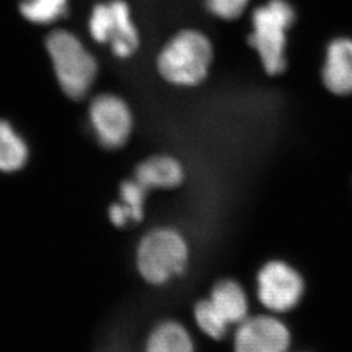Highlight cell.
Wrapping results in <instances>:
<instances>
[{
    "label": "cell",
    "mask_w": 352,
    "mask_h": 352,
    "mask_svg": "<svg viewBox=\"0 0 352 352\" xmlns=\"http://www.w3.org/2000/svg\"><path fill=\"white\" fill-rule=\"evenodd\" d=\"M89 32L96 42L110 43L118 58H129L139 47V32L123 0L97 4L90 14Z\"/></svg>",
    "instance_id": "5"
},
{
    "label": "cell",
    "mask_w": 352,
    "mask_h": 352,
    "mask_svg": "<svg viewBox=\"0 0 352 352\" xmlns=\"http://www.w3.org/2000/svg\"><path fill=\"white\" fill-rule=\"evenodd\" d=\"M54 74L71 100H81L93 87L98 64L78 38L67 30H54L46 39Z\"/></svg>",
    "instance_id": "3"
},
{
    "label": "cell",
    "mask_w": 352,
    "mask_h": 352,
    "mask_svg": "<svg viewBox=\"0 0 352 352\" xmlns=\"http://www.w3.org/2000/svg\"><path fill=\"white\" fill-rule=\"evenodd\" d=\"M145 352H195V343L187 327L166 320L153 327L145 342Z\"/></svg>",
    "instance_id": "12"
},
{
    "label": "cell",
    "mask_w": 352,
    "mask_h": 352,
    "mask_svg": "<svg viewBox=\"0 0 352 352\" xmlns=\"http://www.w3.org/2000/svg\"><path fill=\"white\" fill-rule=\"evenodd\" d=\"M133 179L148 192L176 188L184 180V168L174 157L153 155L138 164Z\"/></svg>",
    "instance_id": "10"
},
{
    "label": "cell",
    "mask_w": 352,
    "mask_h": 352,
    "mask_svg": "<svg viewBox=\"0 0 352 352\" xmlns=\"http://www.w3.org/2000/svg\"><path fill=\"white\" fill-rule=\"evenodd\" d=\"M305 285L300 273L283 261L265 264L257 276V294L269 311L285 314L299 305Z\"/></svg>",
    "instance_id": "6"
},
{
    "label": "cell",
    "mask_w": 352,
    "mask_h": 352,
    "mask_svg": "<svg viewBox=\"0 0 352 352\" xmlns=\"http://www.w3.org/2000/svg\"><path fill=\"white\" fill-rule=\"evenodd\" d=\"M89 120L103 148L124 146L133 129V116L124 100L113 94L97 96L89 106Z\"/></svg>",
    "instance_id": "7"
},
{
    "label": "cell",
    "mask_w": 352,
    "mask_h": 352,
    "mask_svg": "<svg viewBox=\"0 0 352 352\" xmlns=\"http://www.w3.org/2000/svg\"><path fill=\"white\" fill-rule=\"evenodd\" d=\"M213 60L209 38L197 30H183L171 38L157 59L166 81L177 87H195L202 82Z\"/></svg>",
    "instance_id": "2"
},
{
    "label": "cell",
    "mask_w": 352,
    "mask_h": 352,
    "mask_svg": "<svg viewBox=\"0 0 352 352\" xmlns=\"http://www.w3.org/2000/svg\"><path fill=\"white\" fill-rule=\"evenodd\" d=\"M322 80L329 91L337 96L352 93V41L340 38L327 47Z\"/></svg>",
    "instance_id": "9"
},
{
    "label": "cell",
    "mask_w": 352,
    "mask_h": 352,
    "mask_svg": "<svg viewBox=\"0 0 352 352\" xmlns=\"http://www.w3.org/2000/svg\"><path fill=\"white\" fill-rule=\"evenodd\" d=\"M250 0H206V6L214 16L223 20H234L245 11Z\"/></svg>",
    "instance_id": "17"
},
{
    "label": "cell",
    "mask_w": 352,
    "mask_h": 352,
    "mask_svg": "<svg viewBox=\"0 0 352 352\" xmlns=\"http://www.w3.org/2000/svg\"><path fill=\"white\" fill-rule=\"evenodd\" d=\"M148 190L142 188L132 177L120 186V205L128 214L131 222H140L145 213V200Z\"/></svg>",
    "instance_id": "16"
},
{
    "label": "cell",
    "mask_w": 352,
    "mask_h": 352,
    "mask_svg": "<svg viewBox=\"0 0 352 352\" xmlns=\"http://www.w3.org/2000/svg\"><path fill=\"white\" fill-rule=\"evenodd\" d=\"M294 20L295 12L285 0H270L253 12L250 43L267 75H279L286 68L287 32Z\"/></svg>",
    "instance_id": "4"
},
{
    "label": "cell",
    "mask_w": 352,
    "mask_h": 352,
    "mask_svg": "<svg viewBox=\"0 0 352 352\" xmlns=\"http://www.w3.org/2000/svg\"><path fill=\"white\" fill-rule=\"evenodd\" d=\"M68 0H24L20 12L28 21L37 25H49L63 17Z\"/></svg>",
    "instance_id": "14"
},
{
    "label": "cell",
    "mask_w": 352,
    "mask_h": 352,
    "mask_svg": "<svg viewBox=\"0 0 352 352\" xmlns=\"http://www.w3.org/2000/svg\"><path fill=\"white\" fill-rule=\"evenodd\" d=\"M195 320L197 327L204 334L213 340H222L226 337L230 327L217 315L212 304L206 299H202L195 307Z\"/></svg>",
    "instance_id": "15"
},
{
    "label": "cell",
    "mask_w": 352,
    "mask_h": 352,
    "mask_svg": "<svg viewBox=\"0 0 352 352\" xmlns=\"http://www.w3.org/2000/svg\"><path fill=\"white\" fill-rule=\"evenodd\" d=\"M29 158L25 140L12 124L0 119V173L12 174L20 171Z\"/></svg>",
    "instance_id": "13"
},
{
    "label": "cell",
    "mask_w": 352,
    "mask_h": 352,
    "mask_svg": "<svg viewBox=\"0 0 352 352\" xmlns=\"http://www.w3.org/2000/svg\"><path fill=\"white\" fill-rule=\"evenodd\" d=\"M188 258V243L173 227L153 228L140 240L136 251L140 276L153 286H164L182 276Z\"/></svg>",
    "instance_id": "1"
},
{
    "label": "cell",
    "mask_w": 352,
    "mask_h": 352,
    "mask_svg": "<svg viewBox=\"0 0 352 352\" xmlns=\"http://www.w3.org/2000/svg\"><path fill=\"white\" fill-rule=\"evenodd\" d=\"M208 300L217 315L230 327L239 325L248 317V299L245 291L232 279H222L215 283Z\"/></svg>",
    "instance_id": "11"
},
{
    "label": "cell",
    "mask_w": 352,
    "mask_h": 352,
    "mask_svg": "<svg viewBox=\"0 0 352 352\" xmlns=\"http://www.w3.org/2000/svg\"><path fill=\"white\" fill-rule=\"evenodd\" d=\"M291 344L289 327L270 316L247 317L238 325L234 351L287 352Z\"/></svg>",
    "instance_id": "8"
}]
</instances>
